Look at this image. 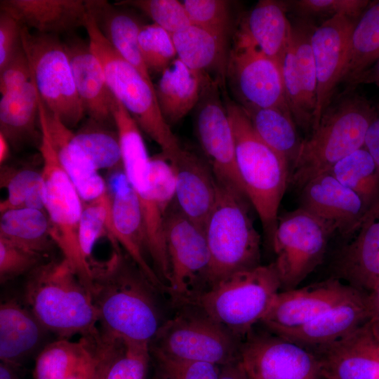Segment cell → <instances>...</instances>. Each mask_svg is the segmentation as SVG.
<instances>
[{
  "label": "cell",
  "mask_w": 379,
  "mask_h": 379,
  "mask_svg": "<svg viewBox=\"0 0 379 379\" xmlns=\"http://www.w3.org/2000/svg\"><path fill=\"white\" fill-rule=\"evenodd\" d=\"M361 84H371L379 87V58L368 69L361 74L350 86Z\"/></svg>",
  "instance_id": "obj_57"
},
{
  "label": "cell",
  "mask_w": 379,
  "mask_h": 379,
  "mask_svg": "<svg viewBox=\"0 0 379 379\" xmlns=\"http://www.w3.org/2000/svg\"><path fill=\"white\" fill-rule=\"evenodd\" d=\"M112 172L109 186L107 184L110 199L109 240L112 246L122 248L159 291L166 292V286L148 260L150 256L138 197L128 182L123 169Z\"/></svg>",
  "instance_id": "obj_16"
},
{
  "label": "cell",
  "mask_w": 379,
  "mask_h": 379,
  "mask_svg": "<svg viewBox=\"0 0 379 379\" xmlns=\"http://www.w3.org/2000/svg\"><path fill=\"white\" fill-rule=\"evenodd\" d=\"M352 20L337 15L314 28L311 43L317 73V96L312 129L331 103L335 89L341 82L348 42L356 22Z\"/></svg>",
  "instance_id": "obj_19"
},
{
  "label": "cell",
  "mask_w": 379,
  "mask_h": 379,
  "mask_svg": "<svg viewBox=\"0 0 379 379\" xmlns=\"http://www.w3.org/2000/svg\"><path fill=\"white\" fill-rule=\"evenodd\" d=\"M357 291L333 277L305 287L281 291L260 323L265 329L282 335L305 326Z\"/></svg>",
  "instance_id": "obj_17"
},
{
  "label": "cell",
  "mask_w": 379,
  "mask_h": 379,
  "mask_svg": "<svg viewBox=\"0 0 379 379\" xmlns=\"http://www.w3.org/2000/svg\"><path fill=\"white\" fill-rule=\"evenodd\" d=\"M48 332L26 305L13 298L0 305V359L19 367Z\"/></svg>",
  "instance_id": "obj_29"
},
{
  "label": "cell",
  "mask_w": 379,
  "mask_h": 379,
  "mask_svg": "<svg viewBox=\"0 0 379 379\" xmlns=\"http://www.w3.org/2000/svg\"><path fill=\"white\" fill-rule=\"evenodd\" d=\"M292 25L291 44L305 100L314 113L317 96V73L311 37L314 27L306 21Z\"/></svg>",
  "instance_id": "obj_43"
},
{
  "label": "cell",
  "mask_w": 379,
  "mask_h": 379,
  "mask_svg": "<svg viewBox=\"0 0 379 379\" xmlns=\"http://www.w3.org/2000/svg\"><path fill=\"white\" fill-rule=\"evenodd\" d=\"M218 379H248L240 359L220 368Z\"/></svg>",
  "instance_id": "obj_56"
},
{
  "label": "cell",
  "mask_w": 379,
  "mask_h": 379,
  "mask_svg": "<svg viewBox=\"0 0 379 379\" xmlns=\"http://www.w3.org/2000/svg\"><path fill=\"white\" fill-rule=\"evenodd\" d=\"M223 98L234 134L237 168L244 194L270 243L277 225L279 206L289 185L290 166L258 137L239 103L230 99L226 93Z\"/></svg>",
  "instance_id": "obj_4"
},
{
  "label": "cell",
  "mask_w": 379,
  "mask_h": 379,
  "mask_svg": "<svg viewBox=\"0 0 379 379\" xmlns=\"http://www.w3.org/2000/svg\"><path fill=\"white\" fill-rule=\"evenodd\" d=\"M171 279L166 293L178 305L190 304L208 290L210 253L204 227L178 208L175 201L165 222Z\"/></svg>",
  "instance_id": "obj_12"
},
{
  "label": "cell",
  "mask_w": 379,
  "mask_h": 379,
  "mask_svg": "<svg viewBox=\"0 0 379 379\" xmlns=\"http://www.w3.org/2000/svg\"><path fill=\"white\" fill-rule=\"evenodd\" d=\"M39 114L43 120L57 158L84 202L107 191V182L91 165L74 140V133L44 106L39 95Z\"/></svg>",
  "instance_id": "obj_26"
},
{
  "label": "cell",
  "mask_w": 379,
  "mask_h": 379,
  "mask_svg": "<svg viewBox=\"0 0 379 379\" xmlns=\"http://www.w3.org/2000/svg\"><path fill=\"white\" fill-rule=\"evenodd\" d=\"M347 239L334 262L333 277L368 294L379 285V208L369 211Z\"/></svg>",
  "instance_id": "obj_22"
},
{
  "label": "cell",
  "mask_w": 379,
  "mask_h": 379,
  "mask_svg": "<svg viewBox=\"0 0 379 379\" xmlns=\"http://www.w3.org/2000/svg\"><path fill=\"white\" fill-rule=\"evenodd\" d=\"M217 182L216 201L204 227L210 253L208 288L261 265L260 237L249 215V201L234 188Z\"/></svg>",
  "instance_id": "obj_6"
},
{
  "label": "cell",
  "mask_w": 379,
  "mask_h": 379,
  "mask_svg": "<svg viewBox=\"0 0 379 379\" xmlns=\"http://www.w3.org/2000/svg\"><path fill=\"white\" fill-rule=\"evenodd\" d=\"M96 366L91 379H105L107 359L100 343L95 344Z\"/></svg>",
  "instance_id": "obj_58"
},
{
  "label": "cell",
  "mask_w": 379,
  "mask_h": 379,
  "mask_svg": "<svg viewBox=\"0 0 379 379\" xmlns=\"http://www.w3.org/2000/svg\"><path fill=\"white\" fill-rule=\"evenodd\" d=\"M138 45L149 74H161L177 58L171 34L154 23L142 26Z\"/></svg>",
  "instance_id": "obj_45"
},
{
  "label": "cell",
  "mask_w": 379,
  "mask_h": 379,
  "mask_svg": "<svg viewBox=\"0 0 379 379\" xmlns=\"http://www.w3.org/2000/svg\"><path fill=\"white\" fill-rule=\"evenodd\" d=\"M334 228L299 207L279 216L270 243L281 291L297 288L322 262Z\"/></svg>",
  "instance_id": "obj_11"
},
{
  "label": "cell",
  "mask_w": 379,
  "mask_h": 379,
  "mask_svg": "<svg viewBox=\"0 0 379 379\" xmlns=\"http://www.w3.org/2000/svg\"><path fill=\"white\" fill-rule=\"evenodd\" d=\"M242 107L255 133L285 159L291 170L302 140L291 112L274 107Z\"/></svg>",
  "instance_id": "obj_35"
},
{
  "label": "cell",
  "mask_w": 379,
  "mask_h": 379,
  "mask_svg": "<svg viewBox=\"0 0 379 379\" xmlns=\"http://www.w3.org/2000/svg\"><path fill=\"white\" fill-rule=\"evenodd\" d=\"M114 4L136 8L170 34L191 24L182 1L177 0H123Z\"/></svg>",
  "instance_id": "obj_46"
},
{
  "label": "cell",
  "mask_w": 379,
  "mask_h": 379,
  "mask_svg": "<svg viewBox=\"0 0 379 379\" xmlns=\"http://www.w3.org/2000/svg\"><path fill=\"white\" fill-rule=\"evenodd\" d=\"M226 76L242 107L290 111L280 66L239 33L228 55Z\"/></svg>",
  "instance_id": "obj_15"
},
{
  "label": "cell",
  "mask_w": 379,
  "mask_h": 379,
  "mask_svg": "<svg viewBox=\"0 0 379 379\" xmlns=\"http://www.w3.org/2000/svg\"><path fill=\"white\" fill-rule=\"evenodd\" d=\"M375 112V105L352 93L331 103L317 125L302 139L290 170L289 185L301 189L363 147Z\"/></svg>",
  "instance_id": "obj_3"
},
{
  "label": "cell",
  "mask_w": 379,
  "mask_h": 379,
  "mask_svg": "<svg viewBox=\"0 0 379 379\" xmlns=\"http://www.w3.org/2000/svg\"><path fill=\"white\" fill-rule=\"evenodd\" d=\"M95 343L85 361L67 379H91L96 366Z\"/></svg>",
  "instance_id": "obj_55"
},
{
  "label": "cell",
  "mask_w": 379,
  "mask_h": 379,
  "mask_svg": "<svg viewBox=\"0 0 379 379\" xmlns=\"http://www.w3.org/2000/svg\"><path fill=\"white\" fill-rule=\"evenodd\" d=\"M181 307L164 321L149 345V350L220 366L239 360L241 339L197 307Z\"/></svg>",
  "instance_id": "obj_9"
},
{
  "label": "cell",
  "mask_w": 379,
  "mask_h": 379,
  "mask_svg": "<svg viewBox=\"0 0 379 379\" xmlns=\"http://www.w3.org/2000/svg\"><path fill=\"white\" fill-rule=\"evenodd\" d=\"M24 300L40 323L58 339L72 335L96 339L98 314L91 292L69 262H43L29 274Z\"/></svg>",
  "instance_id": "obj_2"
},
{
  "label": "cell",
  "mask_w": 379,
  "mask_h": 379,
  "mask_svg": "<svg viewBox=\"0 0 379 379\" xmlns=\"http://www.w3.org/2000/svg\"><path fill=\"white\" fill-rule=\"evenodd\" d=\"M0 11L29 30L53 35L84 27L88 15L83 0H1Z\"/></svg>",
  "instance_id": "obj_27"
},
{
  "label": "cell",
  "mask_w": 379,
  "mask_h": 379,
  "mask_svg": "<svg viewBox=\"0 0 379 379\" xmlns=\"http://www.w3.org/2000/svg\"><path fill=\"white\" fill-rule=\"evenodd\" d=\"M32 69L22 46L15 52L6 65L0 69V92L16 90L32 80Z\"/></svg>",
  "instance_id": "obj_51"
},
{
  "label": "cell",
  "mask_w": 379,
  "mask_h": 379,
  "mask_svg": "<svg viewBox=\"0 0 379 379\" xmlns=\"http://www.w3.org/2000/svg\"><path fill=\"white\" fill-rule=\"evenodd\" d=\"M112 111L119 138L124 173L136 194H140L149 188L151 157L148 155L142 131L115 97Z\"/></svg>",
  "instance_id": "obj_33"
},
{
  "label": "cell",
  "mask_w": 379,
  "mask_h": 379,
  "mask_svg": "<svg viewBox=\"0 0 379 379\" xmlns=\"http://www.w3.org/2000/svg\"><path fill=\"white\" fill-rule=\"evenodd\" d=\"M191 24L227 38L230 27V2L225 0L182 1Z\"/></svg>",
  "instance_id": "obj_48"
},
{
  "label": "cell",
  "mask_w": 379,
  "mask_h": 379,
  "mask_svg": "<svg viewBox=\"0 0 379 379\" xmlns=\"http://www.w3.org/2000/svg\"><path fill=\"white\" fill-rule=\"evenodd\" d=\"M44 255L0 238V281L29 274L43 263Z\"/></svg>",
  "instance_id": "obj_50"
},
{
  "label": "cell",
  "mask_w": 379,
  "mask_h": 379,
  "mask_svg": "<svg viewBox=\"0 0 379 379\" xmlns=\"http://www.w3.org/2000/svg\"><path fill=\"white\" fill-rule=\"evenodd\" d=\"M175 173V203L187 218L204 227L216 201L218 182L206 159L182 148L170 161Z\"/></svg>",
  "instance_id": "obj_23"
},
{
  "label": "cell",
  "mask_w": 379,
  "mask_h": 379,
  "mask_svg": "<svg viewBox=\"0 0 379 379\" xmlns=\"http://www.w3.org/2000/svg\"><path fill=\"white\" fill-rule=\"evenodd\" d=\"M204 74L190 69L178 58L161 74L154 85L155 93L161 114L171 127L197 106Z\"/></svg>",
  "instance_id": "obj_31"
},
{
  "label": "cell",
  "mask_w": 379,
  "mask_h": 379,
  "mask_svg": "<svg viewBox=\"0 0 379 379\" xmlns=\"http://www.w3.org/2000/svg\"><path fill=\"white\" fill-rule=\"evenodd\" d=\"M140 204L152 266L168 287L171 279L165 222L175 201V178L171 161L161 154L150 159L149 189L137 195Z\"/></svg>",
  "instance_id": "obj_18"
},
{
  "label": "cell",
  "mask_w": 379,
  "mask_h": 379,
  "mask_svg": "<svg viewBox=\"0 0 379 379\" xmlns=\"http://www.w3.org/2000/svg\"><path fill=\"white\" fill-rule=\"evenodd\" d=\"M286 11L282 1H260L237 32L279 66L291 40L292 25Z\"/></svg>",
  "instance_id": "obj_30"
},
{
  "label": "cell",
  "mask_w": 379,
  "mask_h": 379,
  "mask_svg": "<svg viewBox=\"0 0 379 379\" xmlns=\"http://www.w3.org/2000/svg\"><path fill=\"white\" fill-rule=\"evenodd\" d=\"M368 320V293L357 291L305 326L281 336L313 352L347 336Z\"/></svg>",
  "instance_id": "obj_25"
},
{
  "label": "cell",
  "mask_w": 379,
  "mask_h": 379,
  "mask_svg": "<svg viewBox=\"0 0 379 379\" xmlns=\"http://www.w3.org/2000/svg\"><path fill=\"white\" fill-rule=\"evenodd\" d=\"M313 352L323 379H379V339L368 322Z\"/></svg>",
  "instance_id": "obj_21"
},
{
  "label": "cell",
  "mask_w": 379,
  "mask_h": 379,
  "mask_svg": "<svg viewBox=\"0 0 379 379\" xmlns=\"http://www.w3.org/2000/svg\"><path fill=\"white\" fill-rule=\"evenodd\" d=\"M17 368V366L12 364L1 361L0 379H18L16 373Z\"/></svg>",
  "instance_id": "obj_59"
},
{
  "label": "cell",
  "mask_w": 379,
  "mask_h": 379,
  "mask_svg": "<svg viewBox=\"0 0 379 379\" xmlns=\"http://www.w3.org/2000/svg\"><path fill=\"white\" fill-rule=\"evenodd\" d=\"M220 86L218 80L204 74L201 96L196 106L198 139L217 181L246 197L237 171L234 134L220 93Z\"/></svg>",
  "instance_id": "obj_14"
},
{
  "label": "cell",
  "mask_w": 379,
  "mask_h": 379,
  "mask_svg": "<svg viewBox=\"0 0 379 379\" xmlns=\"http://www.w3.org/2000/svg\"><path fill=\"white\" fill-rule=\"evenodd\" d=\"M22 25L9 15L0 12V69L22 46Z\"/></svg>",
  "instance_id": "obj_52"
},
{
  "label": "cell",
  "mask_w": 379,
  "mask_h": 379,
  "mask_svg": "<svg viewBox=\"0 0 379 379\" xmlns=\"http://www.w3.org/2000/svg\"><path fill=\"white\" fill-rule=\"evenodd\" d=\"M104 262H89L91 294L101 333L149 345L160 326L159 290L121 246Z\"/></svg>",
  "instance_id": "obj_1"
},
{
  "label": "cell",
  "mask_w": 379,
  "mask_h": 379,
  "mask_svg": "<svg viewBox=\"0 0 379 379\" xmlns=\"http://www.w3.org/2000/svg\"><path fill=\"white\" fill-rule=\"evenodd\" d=\"M157 379H218L221 366L204 361L182 359L149 350Z\"/></svg>",
  "instance_id": "obj_47"
},
{
  "label": "cell",
  "mask_w": 379,
  "mask_h": 379,
  "mask_svg": "<svg viewBox=\"0 0 379 379\" xmlns=\"http://www.w3.org/2000/svg\"><path fill=\"white\" fill-rule=\"evenodd\" d=\"M41 133L39 151L43 166L44 208L51 224V234L73 270L91 292V274L79 242V228L84 206L72 180L61 166L39 117Z\"/></svg>",
  "instance_id": "obj_8"
},
{
  "label": "cell",
  "mask_w": 379,
  "mask_h": 379,
  "mask_svg": "<svg viewBox=\"0 0 379 379\" xmlns=\"http://www.w3.org/2000/svg\"><path fill=\"white\" fill-rule=\"evenodd\" d=\"M369 309L368 324L379 339V285L368 294Z\"/></svg>",
  "instance_id": "obj_54"
},
{
  "label": "cell",
  "mask_w": 379,
  "mask_h": 379,
  "mask_svg": "<svg viewBox=\"0 0 379 379\" xmlns=\"http://www.w3.org/2000/svg\"><path fill=\"white\" fill-rule=\"evenodd\" d=\"M39 95L32 80L19 88L1 95L0 100V133L12 148L19 149L27 143L41 140Z\"/></svg>",
  "instance_id": "obj_32"
},
{
  "label": "cell",
  "mask_w": 379,
  "mask_h": 379,
  "mask_svg": "<svg viewBox=\"0 0 379 379\" xmlns=\"http://www.w3.org/2000/svg\"><path fill=\"white\" fill-rule=\"evenodd\" d=\"M95 341L81 337L77 343L58 339L46 344L36 357L33 379H67L88 357Z\"/></svg>",
  "instance_id": "obj_39"
},
{
  "label": "cell",
  "mask_w": 379,
  "mask_h": 379,
  "mask_svg": "<svg viewBox=\"0 0 379 379\" xmlns=\"http://www.w3.org/2000/svg\"><path fill=\"white\" fill-rule=\"evenodd\" d=\"M0 185L7 197L0 202V213L11 209L44 210L42 172L32 168L1 166Z\"/></svg>",
  "instance_id": "obj_40"
},
{
  "label": "cell",
  "mask_w": 379,
  "mask_h": 379,
  "mask_svg": "<svg viewBox=\"0 0 379 379\" xmlns=\"http://www.w3.org/2000/svg\"><path fill=\"white\" fill-rule=\"evenodd\" d=\"M88 14L101 34L125 60L152 81L141 56L138 36L144 25L127 8L105 0H86Z\"/></svg>",
  "instance_id": "obj_28"
},
{
  "label": "cell",
  "mask_w": 379,
  "mask_h": 379,
  "mask_svg": "<svg viewBox=\"0 0 379 379\" xmlns=\"http://www.w3.org/2000/svg\"><path fill=\"white\" fill-rule=\"evenodd\" d=\"M88 44L102 66L109 88L169 161L182 147L160 111L154 84L121 57L105 39L88 14L84 26Z\"/></svg>",
  "instance_id": "obj_5"
},
{
  "label": "cell",
  "mask_w": 379,
  "mask_h": 379,
  "mask_svg": "<svg viewBox=\"0 0 379 379\" xmlns=\"http://www.w3.org/2000/svg\"><path fill=\"white\" fill-rule=\"evenodd\" d=\"M364 147L379 166V105H375V112L368 128Z\"/></svg>",
  "instance_id": "obj_53"
},
{
  "label": "cell",
  "mask_w": 379,
  "mask_h": 379,
  "mask_svg": "<svg viewBox=\"0 0 379 379\" xmlns=\"http://www.w3.org/2000/svg\"><path fill=\"white\" fill-rule=\"evenodd\" d=\"M11 145L6 137L0 133V164L4 165L10 157Z\"/></svg>",
  "instance_id": "obj_60"
},
{
  "label": "cell",
  "mask_w": 379,
  "mask_h": 379,
  "mask_svg": "<svg viewBox=\"0 0 379 379\" xmlns=\"http://www.w3.org/2000/svg\"><path fill=\"white\" fill-rule=\"evenodd\" d=\"M281 283L274 262L234 273L190 304L243 340L267 313Z\"/></svg>",
  "instance_id": "obj_7"
},
{
  "label": "cell",
  "mask_w": 379,
  "mask_h": 379,
  "mask_svg": "<svg viewBox=\"0 0 379 379\" xmlns=\"http://www.w3.org/2000/svg\"><path fill=\"white\" fill-rule=\"evenodd\" d=\"M379 58V1L370 3L350 36L341 82L353 81Z\"/></svg>",
  "instance_id": "obj_37"
},
{
  "label": "cell",
  "mask_w": 379,
  "mask_h": 379,
  "mask_svg": "<svg viewBox=\"0 0 379 379\" xmlns=\"http://www.w3.org/2000/svg\"><path fill=\"white\" fill-rule=\"evenodd\" d=\"M286 8L302 15L330 18L344 15L351 18L361 15L370 4L367 0H295L283 2Z\"/></svg>",
  "instance_id": "obj_49"
},
{
  "label": "cell",
  "mask_w": 379,
  "mask_h": 379,
  "mask_svg": "<svg viewBox=\"0 0 379 379\" xmlns=\"http://www.w3.org/2000/svg\"><path fill=\"white\" fill-rule=\"evenodd\" d=\"M239 359L248 379H323L313 352L265 328L242 340Z\"/></svg>",
  "instance_id": "obj_13"
},
{
  "label": "cell",
  "mask_w": 379,
  "mask_h": 379,
  "mask_svg": "<svg viewBox=\"0 0 379 379\" xmlns=\"http://www.w3.org/2000/svg\"><path fill=\"white\" fill-rule=\"evenodd\" d=\"M21 39L45 107L68 128L75 127L85 112L64 43L58 35L31 32L24 26Z\"/></svg>",
  "instance_id": "obj_10"
},
{
  "label": "cell",
  "mask_w": 379,
  "mask_h": 379,
  "mask_svg": "<svg viewBox=\"0 0 379 379\" xmlns=\"http://www.w3.org/2000/svg\"><path fill=\"white\" fill-rule=\"evenodd\" d=\"M177 58L190 69L204 74L217 69L224 79L228 55L226 38L190 24L171 34Z\"/></svg>",
  "instance_id": "obj_34"
},
{
  "label": "cell",
  "mask_w": 379,
  "mask_h": 379,
  "mask_svg": "<svg viewBox=\"0 0 379 379\" xmlns=\"http://www.w3.org/2000/svg\"><path fill=\"white\" fill-rule=\"evenodd\" d=\"M331 225L345 238L368 213L361 199L330 172L319 174L300 189V206Z\"/></svg>",
  "instance_id": "obj_20"
},
{
  "label": "cell",
  "mask_w": 379,
  "mask_h": 379,
  "mask_svg": "<svg viewBox=\"0 0 379 379\" xmlns=\"http://www.w3.org/2000/svg\"><path fill=\"white\" fill-rule=\"evenodd\" d=\"M328 172L352 190L368 211L379 208V166L364 147L339 161Z\"/></svg>",
  "instance_id": "obj_38"
},
{
  "label": "cell",
  "mask_w": 379,
  "mask_h": 379,
  "mask_svg": "<svg viewBox=\"0 0 379 379\" xmlns=\"http://www.w3.org/2000/svg\"><path fill=\"white\" fill-rule=\"evenodd\" d=\"M0 213V238L44 256L55 245L44 210L19 208Z\"/></svg>",
  "instance_id": "obj_36"
},
{
  "label": "cell",
  "mask_w": 379,
  "mask_h": 379,
  "mask_svg": "<svg viewBox=\"0 0 379 379\" xmlns=\"http://www.w3.org/2000/svg\"><path fill=\"white\" fill-rule=\"evenodd\" d=\"M107 366L105 379H145L149 345L125 341L100 333Z\"/></svg>",
  "instance_id": "obj_41"
},
{
  "label": "cell",
  "mask_w": 379,
  "mask_h": 379,
  "mask_svg": "<svg viewBox=\"0 0 379 379\" xmlns=\"http://www.w3.org/2000/svg\"><path fill=\"white\" fill-rule=\"evenodd\" d=\"M63 43L85 114L90 120L114 126L112 111L114 96L109 88L99 59L88 42L83 39L72 37Z\"/></svg>",
  "instance_id": "obj_24"
},
{
  "label": "cell",
  "mask_w": 379,
  "mask_h": 379,
  "mask_svg": "<svg viewBox=\"0 0 379 379\" xmlns=\"http://www.w3.org/2000/svg\"><path fill=\"white\" fill-rule=\"evenodd\" d=\"M92 120L74 133V140L92 167L98 172L122 169L121 154L117 131Z\"/></svg>",
  "instance_id": "obj_42"
},
{
  "label": "cell",
  "mask_w": 379,
  "mask_h": 379,
  "mask_svg": "<svg viewBox=\"0 0 379 379\" xmlns=\"http://www.w3.org/2000/svg\"><path fill=\"white\" fill-rule=\"evenodd\" d=\"M110 199L107 192L84 206L79 228V242L81 255L89 264L93 258L92 253L100 238L106 236L109 239V230Z\"/></svg>",
  "instance_id": "obj_44"
}]
</instances>
